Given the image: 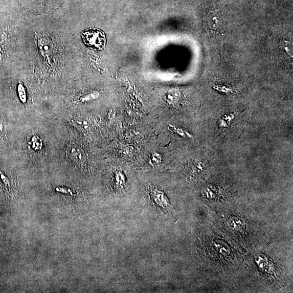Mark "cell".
<instances>
[{
  "mask_svg": "<svg viewBox=\"0 0 293 293\" xmlns=\"http://www.w3.org/2000/svg\"><path fill=\"white\" fill-rule=\"evenodd\" d=\"M63 2L64 0H22L26 10L36 14L55 11Z\"/></svg>",
  "mask_w": 293,
  "mask_h": 293,
  "instance_id": "cell-1",
  "label": "cell"
},
{
  "mask_svg": "<svg viewBox=\"0 0 293 293\" xmlns=\"http://www.w3.org/2000/svg\"><path fill=\"white\" fill-rule=\"evenodd\" d=\"M85 45L96 50H101L105 46L106 39L102 31L98 29H88L82 34Z\"/></svg>",
  "mask_w": 293,
  "mask_h": 293,
  "instance_id": "cell-2",
  "label": "cell"
},
{
  "mask_svg": "<svg viewBox=\"0 0 293 293\" xmlns=\"http://www.w3.org/2000/svg\"><path fill=\"white\" fill-rule=\"evenodd\" d=\"M169 130L172 132L176 133L177 135L179 136L185 138H189V139H192L193 137L190 134V133L188 132V131H186L184 130L183 129L179 128H176L173 126H169Z\"/></svg>",
  "mask_w": 293,
  "mask_h": 293,
  "instance_id": "cell-3",
  "label": "cell"
},
{
  "mask_svg": "<svg viewBox=\"0 0 293 293\" xmlns=\"http://www.w3.org/2000/svg\"><path fill=\"white\" fill-rule=\"evenodd\" d=\"M72 153L75 154V155L72 154L74 156L77 161H84L85 159V154H84L83 150L75 148L72 150Z\"/></svg>",
  "mask_w": 293,
  "mask_h": 293,
  "instance_id": "cell-4",
  "label": "cell"
},
{
  "mask_svg": "<svg viewBox=\"0 0 293 293\" xmlns=\"http://www.w3.org/2000/svg\"><path fill=\"white\" fill-rule=\"evenodd\" d=\"M150 161L151 164L153 165H157L162 161L161 155L159 154L155 153L151 156Z\"/></svg>",
  "mask_w": 293,
  "mask_h": 293,
  "instance_id": "cell-5",
  "label": "cell"
},
{
  "mask_svg": "<svg viewBox=\"0 0 293 293\" xmlns=\"http://www.w3.org/2000/svg\"><path fill=\"white\" fill-rule=\"evenodd\" d=\"M1 59H2V56L1 55H0V61H1Z\"/></svg>",
  "mask_w": 293,
  "mask_h": 293,
  "instance_id": "cell-6",
  "label": "cell"
}]
</instances>
